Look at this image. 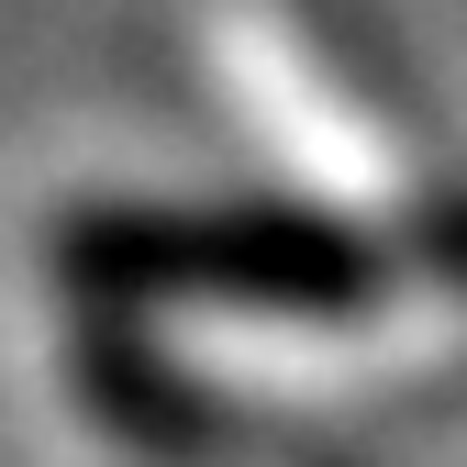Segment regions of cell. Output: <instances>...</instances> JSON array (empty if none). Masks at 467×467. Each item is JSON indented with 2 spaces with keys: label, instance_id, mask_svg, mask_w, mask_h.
I'll return each mask as SVG.
<instances>
[{
  "label": "cell",
  "instance_id": "obj_1",
  "mask_svg": "<svg viewBox=\"0 0 467 467\" xmlns=\"http://www.w3.org/2000/svg\"><path fill=\"white\" fill-rule=\"evenodd\" d=\"M56 267L123 312L167 301V312H256V323H357L379 301V245L301 201H201V212L100 201L56 223Z\"/></svg>",
  "mask_w": 467,
  "mask_h": 467
}]
</instances>
